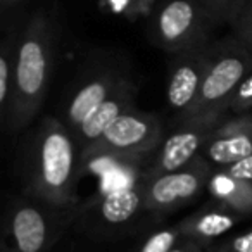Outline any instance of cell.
<instances>
[{
	"mask_svg": "<svg viewBox=\"0 0 252 252\" xmlns=\"http://www.w3.org/2000/svg\"><path fill=\"white\" fill-rule=\"evenodd\" d=\"M252 154V112L224 118L200 151L214 169H226Z\"/></svg>",
	"mask_w": 252,
	"mask_h": 252,
	"instance_id": "7c38bea8",
	"label": "cell"
},
{
	"mask_svg": "<svg viewBox=\"0 0 252 252\" xmlns=\"http://www.w3.org/2000/svg\"><path fill=\"white\" fill-rule=\"evenodd\" d=\"M224 118H226L224 111H213L176 119L173 131L164 137L161 147L158 149L154 159L142 173V176L164 175L189 166L193 159L200 156V151L209 135Z\"/></svg>",
	"mask_w": 252,
	"mask_h": 252,
	"instance_id": "ba28073f",
	"label": "cell"
},
{
	"mask_svg": "<svg viewBox=\"0 0 252 252\" xmlns=\"http://www.w3.org/2000/svg\"><path fill=\"white\" fill-rule=\"evenodd\" d=\"M128 78H131L130 66L121 56L97 52L80 67L71 81L59 119L74 133Z\"/></svg>",
	"mask_w": 252,
	"mask_h": 252,
	"instance_id": "277c9868",
	"label": "cell"
},
{
	"mask_svg": "<svg viewBox=\"0 0 252 252\" xmlns=\"http://www.w3.org/2000/svg\"><path fill=\"white\" fill-rule=\"evenodd\" d=\"M224 171H228L231 176H235V178L245 180V182H252V154L249 156V158L242 159V161L237 162V164L226 168Z\"/></svg>",
	"mask_w": 252,
	"mask_h": 252,
	"instance_id": "603a6c76",
	"label": "cell"
},
{
	"mask_svg": "<svg viewBox=\"0 0 252 252\" xmlns=\"http://www.w3.org/2000/svg\"><path fill=\"white\" fill-rule=\"evenodd\" d=\"M164 140V125L156 114L131 107L119 119H116L97 142L81 152V164L92 162L138 159L158 152Z\"/></svg>",
	"mask_w": 252,
	"mask_h": 252,
	"instance_id": "5b68a950",
	"label": "cell"
},
{
	"mask_svg": "<svg viewBox=\"0 0 252 252\" xmlns=\"http://www.w3.org/2000/svg\"><path fill=\"white\" fill-rule=\"evenodd\" d=\"M76 216L74 206H56L26 193L16 197L5 214L4 249L11 252H47Z\"/></svg>",
	"mask_w": 252,
	"mask_h": 252,
	"instance_id": "3957f363",
	"label": "cell"
},
{
	"mask_svg": "<svg viewBox=\"0 0 252 252\" xmlns=\"http://www.w3.org/2000/svg\"><path fill=\"white\" fill-rule=\"evenodd\" d=\"M183 238L182 231L178 226L175 228H164L156 233H152L138 252H169L180 240Z\"/></svg>",
	"mask_w": 252,
	"mask_h": 252,
	"instance_id": "d6986e66",
	"label": "cell"
},
{
	"mask_svg": "<svg viewBox=\"0 0 252 252\" xmlns=\"http://www.w3.org/2000/svg\"><path fill=\"white\" fill-rule=\"evenodd\" d=\"M240 218L242 216H238L233 211L226 209L220 204H214V206L204 207L199 213L185 218L176 226L180 228L183 237L202 244V242L213 240V238L228 233L240 221Z\"/></svg>",
	"mask_w": 252,
	"mask_h": 252,
	"instance_id": "5bb4252c",
	"label": "cell"
},
{
	"mask_svg": "<svg viewBox=\"0 0 252 252\" xmlns=\"http://www.w3.org/2000/svg\"><path fill=\"white\" fill-rule=\"evenodd\" d=\"M169 252H202V244L192 240V238L183 237Z\"/></svg>",
	"mask_w": 252,
	"mask_h": 252,
	"instance_id": "cb8c5ba5",
	"label": "cell"
},
{
	"mask_svg": "<svg viewBox=\"0 0 252 252\" xmlns=\"http://www.w3.org/2000/svg\"><path fill=\"white\" fill-rule=\"evenodd\" d=\"M233 36L252 49V0H245L238 11L235 21L231 23Z\"/></svg>",
	"mask_w": 252,
	"mask_h": 252,
	"instance_id": "ffe728a7",
	"label": "cell"
},
{
	"mask_svg": "<svg viewBox=\"0 0 252 252\" xmlns=\"http://www.w3.org/2000/svg\"><path fill=\"white\" fill-rule=\"evenodd\" d=\"M19 32L21 30H12L9 35H5L2 47H0V119H2V125L7 121V116L12 104Z\"/></svg>",
	"mask_w": 252,
	"mask_h": 252,
	"instance_id": "2e32d148",
	"label": "cell"
},
{
	"mask_svg": "<svg viewBox=\"0 0 252 252\" xmlns=\"http://www.w3.org/2000/svg\"><path fill=\"white\" fill-rule=\"evenodd\" d=\"M21 0H2V7L4 9H9V7H14L16 4H19Z\"/></svg>",
	"mask_w": 252,
	"mask_h": 252,
	"instance_id": "d4e9b609",
	"label": "cell"
},
{
	"mask_svg": "<svg viewBox=\"0 0 252 252\" xmlns=\"http://www.w3.org/2000/svg\"><path fill=\"white\" fill-rule=\"evenodd\" d=\"M199 2L209 12L213 21L216 23V26H231V23L235 21V18H237L238 11H240L242 4H244L245 0H199Z\"/></svg>",
	"mask_w": 252,
	"mask_h": 252,
	"instance_id": "ac0fdd59",
	"label": "cell"
},
{
	"mask_svg": "<svg viewBox=\"0 0 252 252\" xmlns=\"http://www.w3.org/2000/svg\"><path fill=\"white\" fill-rule=\"evenodd\" d=\"M230 111L235 114H245V112H252V67L244 78L240 85H238L237 92L230 100Z\"/></svg>",
	"mask_w": 252,
	"mask_h": 252,
	"instance_id": "44dd1931",
	"label": "cell"
},
{
	"mask_svg": "<svg viewBox=\"0 0 252 252\" xmlns=\"http://www.w3.org/2000/svg\"><path fill=\"white\" fill-rule=\"evenodd\" d=\"M209 50L211 43L199 49L178 52L169 63L166 98L169 107L176 112V119L185 118L199 98L209 64Z\"/></svg>",
	"mask_w": 252,
	"mask_h": 252,
	"instance_id": "8fae6325",
	"label": "cell"
},
{
	"mask_svg": "<svg viewBox=\"0 0 252 252\" xmlns=\"http://www.w3.org/2000/svg\"><path fill=\"white\" fill-rule=\"evenodd\" d=\"M59 49V28L52 14L40 9L19 32L14 92L5 131L26 130L38 116L52 80Z\"/></svg>",
	"mask_w": 252,
	"mask_h": 252,
	"instance_id": "7a4b0ae2",
	"label": "cell"
},
{
	"mask_svg": "<svg viewBox=\"0 0 252 252\" xmlns=\"http://www.w3.org/2000/svg\"><path fill=\"white\" fill-rule=\"evenodd\" d=\"M252 67V49L237 36L211 42L209 64L193 109L187 116L230 111V100ZM185 116V118H187Z\"/></svg>",
	"mask_w": 252,
	"mask_h": 252,
	"instance_id": "52a82bcc",
	"label": "cell"
},
{
	"mask_svg": "<svg viewBox=\"0 0 252 252\" xmlns=\"http://www.w3.org/2000/svg\"><path fill=\"white\" fill-rule=\"evenodd\" d=\"M213 171V166L199 156L178 171L158 176H140L145 211L164 214L187 206L207 189Z\"/></svg>",
	"mask_w": 252,
	"mask_h": 252,
	"instance_id": "9c48e42d",
	"label": "cell"
},
{
	"mask_svg": "<svg viewBox=\"0 0 252 252\" xmlns=\"http://www.w3.org/2000/svg\"><path fill=\"white\" fill-rule=\"evenodd\" d=\"M207 192L214 202L238 216L252 214V182L235 178L224 169H214L207 182Z\"/></svg>",
	"mask_w": 252,
	"mask_h": 252,
	"instance_id": "9a60e30c",
	"label": "cell"
},
{
	"mask_svg": "<svg viewBox=\"0 0 252 252\" xmlns=\"http://www.w3.org/2000/svg\"><path fill=\"white\" fill-rule=\"evenodd\" d=\"M102 7L112 14L137 21V19H149L154 12L159 0H100Z\"/></svg>",
	"mask_w": 252,
	"mask_h": 252,
	"instance_id": "e0dca14e",
	"label": "cell"
},
{
	"mask_svg": "<svg viewBox=\"0 0 252 252\" xmlns=\"http://www.w3.org/2000/svg\"><path fill=\"white\" fill-rule=\"evenodd\" d=\"M138 87L135 83L133 76L128 78L107 100H104L90 116L87 121L74 131V138L80 147V152L90 147L94 142H97L102 135L107 131V128L119 119L126 111L135 107V97H137Z\"/></svg>",
	"mask_w": 252,
	"mask_h": 252,
	"instance_id": "4fadbf2b",
	"label": "cell"
},
{
	"mask_svg": "<svg viewBox=\"0 0 252 252\" xmlns=\"http://www.w3.org/2000/svg\"><path fill=\"white\" fill-rule=\"evenodd\" d=\"M214 28L199 0H159L149 18L151 42L173 56L209 45Z\"/></svg>",
	"mask_w": 252,
	"mask_h": 252,
	"instance_id": "8992f818",
	"label": "cell"
},
{
	"mask_svg": "<svg viewBox=\"0 0 252 252\" xmlns=\"http://www.w3.org/2000/svg\"><path fill=\"white\" fill-rule=\"evenodd\" d=\"M142 211H145L144 190L138 180L135 185L109 190L88 200L81 209H78L76 220H80L90 231L109 233L111 230L130 224Z\"/></svg>",
	"mask_w": 252,
	"mask_h": 252,
	"instance_id": "30bf717a",
	"label": "cell"
},
{
	"mask_svg": "<svg viewBox=\"0 0 252 252\" xmlns=\"http://www.w3.org/2000/svg\"><path fill=\"white\" fill-rule=\"evenodd\" d=\"M224 252H252V230L231 238L224 247Z\"/></svg>",
	"mask_w": 252,
	"mask_h": 252,
	"instance_id": "7402d4cb",
	"label": "cell"
},
{
	"mask_svg": "<svg viewBox=\"0 0 252 252\" xmlns=\"http://www.w3.org/2000/svg\"><path fill=\"white\" fill-rule=\"evenodd\" d=\"M83 169L73 131L54 116L32 126L19 145V173L26 195L56 206H74Z\"/></svg>",
	"mask_w": 252,
	"mask_h": 252,
	"instance_id": "6da1fadb",
	"label": "cell"
}]
</instances>
